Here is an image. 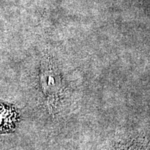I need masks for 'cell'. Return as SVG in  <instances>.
I'll return each mask as SVG.
<instances>
[{
  "label": "cell",
  "mask_w": 150,
  "mask_h": 150,
  "mask_svg": "<svg viewBox=\"0 0 150 150\" xmlns=\"http://www.w3.org/2000/svg\"><path fill=\"white\" fill-rule=\"evenodd\" d=\"M18 121V114L12 106L0 102V132L13 130Z\"/></svg>",
  "instance_id": "cell-1"
}]
</instances>
